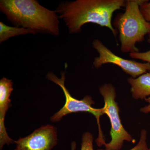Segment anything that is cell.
<instances>
[{
  "label": "cell",
  "mask_w": 150,
  "mask_h": 150,
  "mask_svg": "<svg viewBox=\"0 0 150 150\" xmlns=\"http://www.w3.org/2000/svg\"><path fill=\"white\" fill-rule=\"evenodd\" d=\"M124 0H76L62 2L56 9L59 18L64 22L70 33H77L87 23L107 27L115 37L117 30L112 26L115 11L125 6Z\"/></svg>",
  "instance_id": "1"
},
{
  "label": "cell",
  "mask_w": 150,
  "mask_h": 150,
  "mask_svg": "<svg viewBox=\"0 0 150 150\" xmlns=\"http://www.w3.org/2000/svg\"><path fill=\"white\" fill-rule=\"evenodd\" d=\"M0 10L15 27L32 30L36 33L60 34L59 15L36 0H1Z\"/></svg>",
  "instance_id": "2"
},
{
  "label": "cell",
  "mask_w": 150,
  "mask_h": 150,
  "mask_svg": "<svg viewBox=\"0 0 150 150\" xmlns=\"http://www.w3.org/2000/svg\"><path fill=\"white\" fill-rule=\"evenodd\" d=\"M144 0H128L125 12L115 18L113 25L118 30L123 53L139 52L137 43L142 42L145 35L150 34V23L143 16L140 5Z\"/></svg>",
  "instance_id": "3"
},
{
  "label": "cell",
  "mask_w": 150,
  "mask_h": 150,
  "mask_svg": "<svg viewBox=\"0 0 150 150\" xmlns=\"http://www.w3.org/2000/svg\"><path fill=\"white\" fill-rule=\"evenodd\" d=\"M61 78H58L52 72H48L46 78L51 81L59 86L62 88L66 97V102L64 106L53 116L50 120L53 122H58L63 117L70 113L77 112H88L91 113L96 118L98 126V136L96 140L97 145L100 147L105 144L104 136L100 124V118L104 115L103 108H96L92 105L95 103L92 98L90 96H86L83 99L79 100L73 97L65 86L66 71L61 72Z\"/></svg>",
  "instance_id": "4"
},
{
  "label": "cell",
  "mask_w": 150,
  "mask_h": 150,
  "mask_svg": "<svg viewBox=\"0 0 150 150\" xmlns=\"http://www.w3.org/2000/svg\"><path fill=\"white\" fill-rule=\"evenodd\" d=\"M99 91L103 98L104 106L103 108L104 114H107L111 123L110 135L111 140L104 144L105 149L109 150H120L124 141L132 142V136L125 130L121 123L119 115V108L115 101L116 91L115 87L110 83L100 86Z\"/></svg>",
  "instance_id": "5"
},
{
  "label": "cell",
  "mask_w": 150,
  "mask_h": 150,
  "mask_svg": "<svg viewBox=\"0 0 150 150\" xmlns=\"http://www.w3.org/2000/svg\"><path fill=\"white\" fill-rule=\"evenodd\" d=\"M92 46L99 54L98 57L94 59L93 65L96 69L105 64H112L118 66L123 72L134 78L150 71V63H141L121 58L114 54L99 39L93 40Z\"/></svg>",
  "instance_id": "6"
},
{
  "label": "cell",
  "mask_w": 150,
  "mask_h": 150,
  "mask_svg": "<svg viewBox=\"0 0 150 150\" xmlns=\"http://www.w3.org/2000/svg\"><path fill=\"white\" fill-rule=\"evenodd\" d=\"M15 143L14 150H51L58 143L57 129L51 125L41 126Z\"/></svg>",
  "instance_id": "7"
},
{
  "label": "cell",
  "mask_w": 150,
  "mask_h": 150,
  "mask_svg": "<svg viewBox=\"0 0 150 150\" xmlns=\"http://www.w3.org/2000/svg\"><path fill=\"white\" fill-rule=\"evenodd\" d=\"M12 81L5 77L0 80V150L4 145L9 146L15 143L7 133L4 120L7 111L11 106L10 97L13 91Z\"/></svg>",
  "instance_id": "8"
},
{
  "label": "cell",
  "mask_w": 150,
  "mask_h": 150,
  "mask_svg": "<svg viewBox=\"0 0 150 150\" xmlns=\"http://www.w3.org/2000/svg\"><path fill=\"white\" fill-rule=\"evenodd\" d=\"M128 82L131 86V92L134 99H145L150 96V71L138 78H129Z\"/></svg>",
  "instance_id": "9"
},
{
  "label": "cell",
  "mask_w": 150,
  "mask_h": 150,
  "mask_svg": "<svg viewBox=\"0 0 150 150\" xmlns=\"http://www.w3.org/2000/svg\"><path fill=\"white\" fill-rule=\"evenodd\" d=\"M36 33L32 30L15 26L12 27L7 25L2 21L0 22V43H3L11 38L14 36Z\"/></svg>",
  "instance_id": "10"
},
{
  "label": "cell",
  "mask_w": 150,
  "mask_h": 150,
  "mask_svg": "<svg viewBox=\"0 0 150 150\" xmlns=\"http://www.w3.org/2000/svg\"><path fill=\"white\" fill-rule=\"evenodd\" d=\"M93 140V136L91 133L88 132L84 133L82 138L81 150H94ZM76 147V143L73 142L71 150H75Z\"/></svg>",
  "instance_id": "11"
},
{
  "label": "cell",
  "mask_w": 150,
  "mask_h": 150,
  "mask_svg": "<svg viewBox=\"0 0 150 150\" xmlns=\"http://www.w3.org/2000/svg\"><path fill=\"white\" fill-rule=\"evenodd\" d=\"M147 143V131L145 129H143L141 131L139 141L138 144L130 150H148ZM97 150H109L99 149Z\"/></svg>",
  "instance_id": "12"
},
{
  "label": "cell",
  "mask_w": 150,
  "mask_h": 150,
  "mask_svg": "<svg viewBox=\"0 0 150 150\" xmlns=\"http://www.w3.org/2000/svg\"><path fill=\"white\" fill-rule=\"evenodd\" d=\"M140 9L146 20L150 23V2L144 0L140 5Z\"/></svg>",
  "instance_id": "13"
},
{
  "label": "cell",
  "mask_w": 150,
  "mask_h": 150,
  "mask_svg": "<svg viewBox=\"0 0 150 150\" xmlns=\"http://www.w3.org/2000/svg\"><path fill=\"white\" fill-rule=\"evenodd\" d=\"M132 59H139L150 63V50L144 52H134L129 54Z\"/></svg>",
  "instance_id": "14"
},
{
  "label": "cell",
  "mask_w": 150,
  "mask_h": 150,
  "mask_svg": "<svg viewBox=\"0 0 150 150\" xmlns=\"http://www.w3.org/2000/svg\"><path fill=\"white\" fill-rule=\"evenodd\" d=\"M145 100L148 103V104L146 106L141 108L140 111L143 113H147L150 112V97L147 98Z\"/></svg>",
  "instance_id": "15"
},
{
  "label": "cell",
  "mask_w": 150,
  "mask_h": 150,
  "mask_svg": "<svg viewBox=\"0 0 150 150\" xmlns=\"http://www.w3.org/2000/svg\"><path fill=\"white\" fill-rule=\"evenodd\" d=\"M148 42H149V43H150V35H149V39H148Z\"/></svg>",
  "instance_id": "16"
},
{
  "label": "cell",
  "mask_w": 150,
  "mask_h": 150,
  "mask_svg": "<svg viewBox=\"0 0 150 150\" xmlns=\"http://www.w3.org/2000/svg\"><path fill=\"white\" fill-rule=\"evenodd\" d=\"M150 150V149H149V150Z\"/></svg>",
  "instance_id": "17"
}]
</instances>
